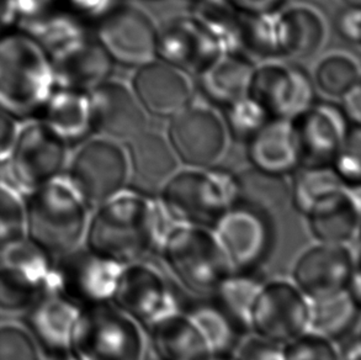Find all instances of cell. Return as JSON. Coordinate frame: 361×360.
Instances as JSON below:
<instances>
[{"label":"cell","mask_w":361,"mask_h":360,"mask_svg":"<svg viewBox=\"0 0 361 360\" xmlns=\"http://www.w3.org/2000/svg\"><path fill=\"white\" fill-rule=\"evenodd\" d=\"M166 217L151 195L121 190L89 215L84 247L121 267L143 262L159 248Z\"/></svg>","instance_id":"cell-1"},{"label":"cell","mask_w":361,"mask_h":360,"mask_svg":"<svg viewBox=\"0 0 361 360\" xmlns=\"http://www.w3.org/2000/svg\"><path fill=\"white\" fill-rule=\"evenodd\" d=\"M90 210L66 176L25 195L26 239L56 259L83 246Z\"/></svg>","instance_id":"cell-2"},{"label":"cell","mask_w":361,"mask_h":360,"mask_svg":"<svg viewBox=\"0 0 361 360\" xmlns=\"http://www.w3.org/2000/svg\"><path fill=\"white\" fill-rule=\"evenodd\" d=\"M56 89L49 54L29 36L0 35V109L23 121L42 110Z\"/></svg>","instance_id":"cell-3"},{"label":"cell","mask_w":361,"mask_h":360,"mask_svg":"<svg viewBox=\"0 0 361 360\" xmlns=\"http://www.w3.org/2000/svg\"><path fill=\"white\" fill-rule=\"evenodd\" d=\"M237 196V179L230 172L191 167L174 173L161 186V206L179 224L214 231Z\"/></svg>","instance_id":"cell-4"},{"label":"cell","mask_w":361,"mask_h":360,"mask_svg":"<svg viewBox=\"0 0 361 360\" xmlns=\"http://www.w3.org/2000/svg\"><path fill=\"white\" fill-rule=\"evenodd\" d=\"M161 259L176 282L197 297L215 294L233 272L214 231L178 224L161 239Z\"/></svg>","instance_id":"cell-5"},{"label":"cell","mask_w":361,"mask_h":360,"mask_svg":"<svg viewBox=\"0 0 361 360\" xmlns=\"http://www.w3.org/2000/svg\"><path fill=\"white\" fill-rule=\"evenodd\" d=\"M74 360H145L142 327L111 301L80 308L69 336Z\"/></svg>","instance_id":"cell-6"},{"label":"cell","mask_w":361,"mask_h":360,"mask_svg":"<svg viewBox=\"0 0 361 360\" xmlns=\"http://www.w3.org/2000/svg\"><path fill=\"white\" fill-rule=\"evenodd\" d=\"M69 143L42 119H26L6 161V181L29 194L32 190L62 176L68 163Z\"/></svg>","instance_id":"cell-7"},{"label":"cell","mask_w":361,"mask_h":360,"mask_svg":"<svg viewBox=\"0 0 361 360\" xmlns=\"http://www.w3.org/2000/svg\"><path fill=\"white\" fill-rule=\"evenodd\" d=\"M63 176L93 211L123 190L128 160L118 142L94 137L69 153Z\"/></svg>","instance_id":"cell-8"},{"label":"cell","mask_w":361,"mask_h":360,"mask_svg":"<svg viewBox=\"0 0 361 360\" xmlns=\"http://www.w3.org/2000/svg\"><path fill=\"white\" fill-rule=\"evenodd\" d=\"M54 259L24 239L0 252V313L25 315L54 289Z\"/></svg>","instance_id":"cell-9"},{"label":"cell","mask_w":361,"mask_h":360,"mask_svg":"<svg viewBox=\"0 0 361 360\" xmlns=\"http://www.w3.org/2000/svg\"><path fill=\"white\" fill-rule=\"evenodd\" d=\"M308 323L310 301L293 282H264L249 313V328L255 336L285 346L307 331Z\"/></svg>","instance_id":"cell-10"},{"label":"cell","mask_w":361,"mask_h":360,"mask_svg":"<svg viewBox=\"0 0 361 360\" xmlns=\"http://www.w3.org/2000/svg\"><path fill=\"white\" fill-rule=\"evenodd\" d=\"M121 269L80 246L54 259V290L78 310L110 301Z\"/></svg>","instance_id":"cell-11"},{"label":"cell","mask_w":361,"mask_h":360,"mask_svg":"<svg viewBox=\"0 0 361 360\" xmlns=\"http://www.w3.org/2000/svg\"><path fill=\"white\" fill-rule=\"evenodd\" d=\"M248 95L270 119L293 121L314 102V84L296 64L269 59L254 67Z\"/></svg>","instance_id":"cell-12"},{"label":"cell","mask_w":361,"mask_h":360,"mask_svg":"<svg viewBox=\"0 0 361 360\" xmlns=\"http://www.w3.org/2000/svg\"><path fill=\"white\" fill-rule=\"evenodd\" d=\"M214 234L235 270L260 268L273 249L271 216L240 203L226 211Z\"/></svg>","instance_id":"cell-13"},{"label":"cell","mask_w":361,"mask_h":360,"mask_svg":"<svg viewBox=\"0 0 361 360\" xmlns=\"http://www.w3.org/2000/svg\"><path fill=\"white\" fill-rule=\"evenodd\" d=\"M359 260L347 244H319L298 256L293 284L308 301L327 300L347 292Z\"/></svg>","instance_id":"cell-14"},{"label":"cell","mask_w":361,"mask_h":360,"mask_svg":"<svg viewBox=\"0 0 361 360\" xmlns=\"http://www.w3.org/2000/svg\"><path fill=\"white\" fill-rule=\"evenodd\" d=\"M95 39L113 62L126 67L138 68L156 57V26L131 5L115 6L99 20Z\"/></svg>","instance_id":"cell-15"},{"label":"cell","mask_w":361,"mask_h":360,"mask_svg":"<svg viewBox=\"0 0 361 360\" xmlns=\"http://www.w3.org/2000/svg\"><path fill=\"white\" fill-rule=\"evenodd\" d=\"M169 143L176 157L190 167H209L225 151L226 127L210 107L189 104L171 116Z\"/></svg>","instance_id":"cell-16"},{"label":"cell","mask_w":361,"mask_h":360,"mask_svg":"<svg viewBox=\"0 0 361 360\" xmlns=\"http://www.w3.org/2000/svg\"><path fill=\"white\" fill-rule=\"evenodd\" d=\"M110 301L141 327L178 310L164 277L145 260L122 267Z\"/></svg>","instance_id":"cell-17"},{"label":"cell","mask_w":361,"mask_h":360,"mask_svg":"<svg viewBox=\"0 0 361 360\" xmlns=\"http://www.w3.org/2000/svg\"><path fill=\"white\" fill-rule=\"evenodd\" d=\"M222 52L220 41L192 15L157 29L156 56L185 74L197 76Z\"/></svg>","instance_id":"cell-18"},{"label":"cell","mask_w":361,"mask_h":360,"mask_svg":"<svg viewBox=\"0 0 361 360\" xmlns=\"http://www.w3.org/2000/svg\"><path fill=\"white\" fill-rule=\"evenodd\" d=\"M293 125L303 167H331L350 128L341 107L331 102H313Z\"/></svg>","instance_id":"cell-19"},{"label":"cell","mask_w":361,"mask_h":360,"mask_svg":"<svg viewBox=\"0 0 361 360\" xmlns=\"http://www.w3.org/2000/svg\"><path fill=\"white\" fill-rule=\"evenodd\" d=\"M88 94L93 131L99 136L128 142L146 130V110L126 85L108 79Z\"/></svg>","instance_id":"cell-20"},{"label":"cell","mask_w":361,"mask_h":360,"mask_svg":"<svg viewBox=\"0 0 361 360\" xmlns=\"http://www.w3.org/2000/svg\"><path fill=\"white\" fill-rule=\"evenodd\" d=\"M132 92L147 112L159 117L174 116L192 99V87L186 74L154 59L137 68Z\"/></svg>","instance_id":"cell-21"},{"label":"cell","mask_w":361,"mask_h":360,"mask_svg":"<svg viewBox=\"0 0 361 360\" xmlns=\"http://www.w3.org/2000/svg\"><path fill=\"white\" fill-rule=\"evenodd\" d=\"M56 88L89 92L106 82L113 59L98 40L85 36L49 56Z\"/></svg>","instance_id":"cell-22"},{"label":"cell","mask_w":361,"mask_h":360,"mask_svg":"<svg viewBox=\"0 0 361 360\" xmlns=\"http://www.w3.org/2000/svg\"><path fill=\"white\" fill-rule=\"evenodd\" d=\"M306 217L310 234L319 244H350L359 234V198L343 186L318 200Z\"/></svg>","instance_id":"cell-23"},{"label":"cell","mask_w":361,"mask_h":360,"mask_svg":"<svg viewBox=\"0 0 361 360\" xmlns=\"http://www.w3.org/2000/svg\"><path fill=\"white\" fill-rule=\"evenodd\" d=\"M147 328L157 360H206L211 356L204 337L184 312H166Z\"/></svg>","instance_id":"cell-24"},{"label":"cell","mask_w":361,"mask_h":360,"mask_svg":"<svg viewBox=\"0 0 361 360\" xmlns=\"http://www.w3.org/2000/svg\"><path fill=\"white\" fill-rule=\"evenodd\" d=\"M78 311L52 289L25 313V328L41 353L69 351V336Z\"/></svg>","instance_id":"cell-25"},{"label":"cell","mask_w":361,"mask_h":360,"mask_svg":"<svg viewBox=\"0 0 361 360\" xmlns=\"http://www.w3.org/2000/svg\"><path fill=\"white\" fill-rule=\"evenodd\" d=\"M248 158L259 171L285 176L300 164L293 121L270 119L248 142Z\"/></svg>","instance_id":"cell-26"},{"label":"cell","mask_w":361,"mask_h":360,"mask_svg":"<svg viewBox=\"0 0 361 360\" xmlns=\"http://www.w3.org/2000/svg\"><path fill=\"white\" fill-rule=\"evenodd\" d=\"M132 173L138 191L151 195L166 184L176 171L178 157L168 140L157 132L145 131L128 141Z\"/></svg>","instance_id":"cell-27"},{"label":"cell","mask_w":361,"mask_h":360,"mask_svg":"<svg viewBox=\"0 0 361 360\" xmlns=\"http://www.w3.org/2000/svg\"><path fill=\"white\" fill-rule=\"evenodd\" d=\"M324 37L323 18L310 6H293L276 16L280 57L307 59L321 49Z\"/></svg>","instance_id":"cell-28"},{"label":"cell","mask_w":361,"mask_h":360,"mask_svg":"<svg viewBox=\"0 0 361 360\" xmlns=\"http://www.w3.org/2000/svg\"><path fill=\"white\" fill-rule=\"evenodd\" d=\"M253 71V62L243 56L222 52L197 74V83L209 100L227 107L248 95Z\"/></svg>","instance_id":"cell-29"},{"label":"cell","mask_w":361,"mask_h":360,"mask_svg":"<svg viewBox=\"0 0 361 360\" xmlns=\"http://www.w3.org/2000/svg\"><path fill=\"white\" fill-rule=\"evenodd\" d=\"M42 110V120L69 145L93 132L88 92L56 88Z\"/></svg>","instance_id":"cell-30"},{"label":"cell","mask_w":361,"mask_h":360,"mask_svg":"<svg viewBox=\"0 0 361 360\" xmlns=\"http://www.w3.org/2000/svg\"><path fill=\"white\" fill-rule=\"evenodd\" d=\"M18 28L49 56L57 54L87 34L83 20L71 11L52 8L41 14L18 20Z\"/></svg>","instance_id":"cell-31"},{"label":"cell","mask_w":361,"mask_h":360,"mask_svg":"<svg viewBox=\"0 0 361 360\" xmlns=\"http://www.w3.org/2000/svg\"><path fill=\"white\" fill-rule=\"evenodd\" d=\"M200 301L184 312L204 337L211 354L233 356L244 338L245 330L228 316L210 296L199 297Z\"/></svg>","instance_id":"cell-32"},{"label":"cell","mask_w":361,"mask_h":360,"mask_svg":"<svg viewBox=\"0 0 361 360\" xmlns=\"http://www.w3.org/2000/svg\"><path fill=\"white\" fill-rule=\"evenodd\" d=\"M360 304L347 292L322 301L310 302L308 330L339 343L359 333Z\"/></svg>","instance_id":"cell-33"},{"label":"cell","mask_w":361,"mask_h":360,"mask_svg":"<svg viewBox=\"0 0 361 360\" xmlns=\"http://www.w3.org/2000/svg\"><path fill=\"white\" fill-rule=\"evenodd\" d=\"M275 13H243L235 32V51L249 59L269 61L280 57Z\"/></svg>","instance_id":"cell-34"},{"label":"cell","mask_w":361,"mask_h":360,"mask_svg":"<svg viewBox=\"0 0 361 360\" xmlns=\"http://www.w3.org/2000/svg\"><path fill=\"white\" fill-rule=\"evenodd\" d=\"M237 179V203L259 210L273 216L275 211L283 209L290 200V186L285 176H276L257 168L242 172Z\"/></svg>","instance_id":"cell-35"},{"label":"cell","mask_w":361,"mask_h":360,"mask_svg":"<svg viewBox=\"0 0 361 360\" xmlns=\"http://www.w3.org/2000/svg\"><path fill=\"white\" fill-rule=\"evenodd\" d=\"M265 282L259 269L235 270L226 277L211 299L232 317L243 330L248 331L249 313L255 296Z\"/></svg>","instance_id":"cell-36"},{"label":"cell","mask_w":361,"mask_h":360,"mask_svg":"<svg viewBox=\"0 0 361 360\" xmlns=\"http://www.w3.org/2000/svg\"><path fill=\"white\" fill-rule=\"evenodd\" d=\"M343 186L332 167H303L290 186V201L298 214L306 216L318 200Z\"/></svg>","instance_id":"cell-37"},{"label":"cell","mask_w":361,"mask_h":360,"mask_svg":"<svg viewBox=\"0 0 361 360\" xmlns=\"http://www.w3.org/2000/svg\"><path fill=\"white\" fill-rule=\"evenodd\" d=\"M26 239L25 195L0 179V252Z\"/></svg>","instance_id":"cell-38"},{"label":"cell","mask_w":361,"mask_h":360,"mask_svg":"<svg viewBox=\"0 0 361 360\" xmlns=\"http://www.w3.org/2000/svg\"><path fill=\"white\" fill-rule=\"evenodd\" d=\"M316 83L329 97H342L360 84L359 67L345 54H331L318 64Z\"/></svg>","instance_id":"cell-39"},{"label":"cell","mask_w":361,"mask_h":360,"mask_svg":"<svg viewBox=\"0 0 361 360\" xmlns=\"http://www.w3.org/2000/svg\"><path fill=\"white\" fill-rule=\"evenodd\" d=\"M225 125L232 137L248 142L270 120L267 112L247 95L225 107Z\"/></svg>","instance_id":"cell-40"},{"label":"cell","mask_w":361,"mask_h":360,"mask_svg":"<svg viewBox=\"0 0 361 360\" xmlns=\"http://www.w3.org/2000/svg\"><path fill=\"white\" fill-rule=\"evenodd\" d=\"M331 167L347 188L353 190L359 188L361 181L360 125L350 126Z\"/></svg>","instance_id":"cell-41"},{"label":"cell","mask_w":361,"mask_h":360,"mask_svg":"<svg viewBox=\"0 0 361 360\" xmlns=\"http://www.w3.org/2000/svg\"><path fill=\"white\" fill-rule=\"evenodd\" d=\"M283 360H342L336 343L307 330L283 347Z\"/></svg>","instance_id":"cell-42"},{"label":"cell","mask_w":361,"mask_h":360,"mask_svg":"<svg viewBox=\"0 0 361 360\" xmlns=\"http://www.w3.org/2000/svg\"><path fill=\"white\" fill-rule=\"evenodd\" d=\"M0 360H41V351L25 327L0 325Z\"/></svg>","instance_id":"cell-43"},{"label":"cell","mask_w":361,"mask_h":360,"mask_svg":"<svg viewBox=\"0 0 361 360\" xmlns=\"http://www.w3.org/2000/svg\"><path fill=\"white\" fill-rule=\"evenodd\" d=\"M235 360H283V346L260 337H244L233 353Z\"/></svg>","instance_id":"cell-44"},{"label":"cell","mask_w":361,"mask_h":360,"mask_svg":"<svg viewBox=\"0 0 361 360\" xmlns=\"http://www.w3.org/2000/svg\"><path fill=\"white\" fill-rule=\"evenodd\" d=\"M360 6L347 5L339 10L334 19V26L339 36L352 44L360 42Z\"/></svg>","instance_id":"cell-45"},{"label":"cell","mask_w":361,"mask_h":360,"mask_svg":"<svg viewBox=\"0 0 361 360\" xmlns=\"http://www.w3.org/2000/svg\"><path fill=\"white\" fill-rule=\"evenodd\" d=\"M67 3L69 5V11L83 21H99L116 6L115 0H67Z\"/></svg>","instance_id":"cell-46"},{"label":"cell","mask_w":361,"mask_h":360,"mask_svg":"<svg viewBox=\"0 0 361 360\" xmlns=\"http://www.w3.org/2000/svg\"><path fill=\"white\" fill-rule=\"evenodd\" d=\"M19 119L0 109V166L5 164L20 128Z\"/></svg>","instance_id":"cell-47"},{"label":"cell","mask_w":361,"mask_h":360,"mask_svg":"<svg viewBox=\"0 0 361 360\" xmlns=\"http://www.w3.org/2000/svg\"><path fill=\"white\" fill-rule=\"evenodd\" d=\"M342 112L352 125H360L361 121V88L355 85L342 97Z\"/></svg>","instance_id":"cell-48"},{"label":"cell","mask_w":361,"mask_h":360,"mask_svg":"<svg viewBox=\"0 0 361 360\" xmlns=\"http://www.w3.org/2000/svg\"><path fill=\"white\" fill-rule=\"evenodd\" d=\"M243 13H275L285 0H228Z\"/></svg>","instance_id":"cell-49"},{"label":"cell","mask_w":361,"mask_h":360,"mask_svg":"<svg viewBox=\"0 0 361 360\" xmlns=\"http://www.w3.org/2000/svg\"><path fill=\"white\" fill-rule=\"evenodd\" d=\"M56 0H13L18 20L41 14L54 8Z\"/></svg>","instance_id":"cell-50"},{"label":"cell","mask_w":361,"mask_h":360,"mask_svg":"<svg viewBox=\"0 0 361 360\" xmlns=\"http://www.w3.org/2000/svg\"><path fill=\"white\" fill-rule=\"evenodd\" d=\"M18 23L13 0H0V35L8 32L13 25Z\"/></svg>","instance_id":"cell-51"},{"label":"cell","mask_w":361,"mask_h":360,"mask_svg":"<svg viewBox=\"0 0 361 360\" xmlns=\"http://www.w3.org/2000/svg\"><path fill=\"white\" fill-rule=\"evenodd\" d=\"M41 360H74L69 351L44 352L41 353Z\"/></svg>","instance_id":"cell-52"},{"label":"cell","mask_w":361,"mask_h":360,"mask_svg":"<svg viewBox=\"0 0 361 360\" xmlns=\"http://www.w3.org/2000/svg\"><path fill=\"white\" fill-rule=\"evenodd\" d=\"M206 360H235L233 356H219V354H211Z\"/></svg>","instance_id":"cell-53"},{"label":"cell","mask_w":361,"mask_h":360,"mask_svg":"<svg viewBox=\"0 0 361 360\" xmlns=\"http://www.w3.org/2000/svg\"><path fill=\"white\" fill-rule=\"evenodd\" d=\"M342 360H361V352H355V353H352V354L343 356Z\"/></svg>","instance_id":"cell-54"},{"label":"cell","mask_w":361,"mask_h":360,"mask_svg":"<svg viewBox=\"0 0 361 360\" xmlns=\"http://www.w3.org/2000/svg\"><path fill=\"white\" fill-rule=\"evenodd\" d=\"M345 4L352 5V6H360L361 0H344Z\"/></svg>","instance_id":"cell-55"}]
</instances>
